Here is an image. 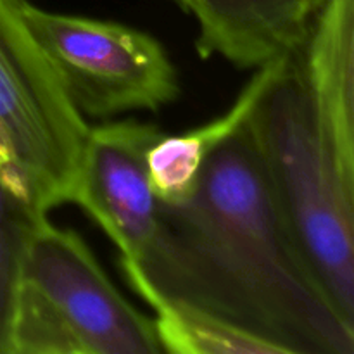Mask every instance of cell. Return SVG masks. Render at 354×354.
<instances>
[{
    "instance_id": "obj_1",
    "label": "cell",
    "mask_w": 354,
    "mask_h": 354,
    "mask_svg": "<svg viewBox=\"0 0 354 354\" xmlns=\"http://www.w3.org/2000/svg\"><path fill=\"white\" fill-rule=\"evenodd\" d=\"M121 268L151 308L213 315L280 354H354V325L301 252L245 121L211 152L187 199L159 203L151 244Z\"/></svg>"
},
{
    "instance_id": "obj_2",
    "label": "cell",
    "mask_w": 354,
    "mask_h": 354,
    "mask_svg": "<svg viewBox=\"0 0 354 354\" xmlns=\"http://www.w3.org/2000/svg\"><path fill=\"white\" fill-rule=\"evenodd\" d=\"M245 123L301 252L332 304L354 325V166L318 123L292 52L268 62Z\"/></svg>"
},
{
    "instance_id": "obj_3",
    "label": "cell",
    "mask_w": 354,
    "mask_h": 354,
    "mask_svg": "<svg viewBox=\"0 0 354 354\" xmlns=\"http://www.w3.org/2000/svg\"><path fill=\"white\" fill-rule=\"evenodd\" d=\"M154 318L116 289L82 235L41 214L24 245L6 354H159Z\"/></svg>"
},
{
    "instance_id": "obj_4",
    "label": "cell",
    "mask_w": 354,
    "mask_h": 354,
    "mask_svg": "<svg viewBox=\"0 0 354 354\" xmlns=\"http://www.w3.org/2000/svg\"><path fill=\"white\" fill-rule=\"evenodd\" d=\"M28 0H0V128L37 213L71 204L90 124L28 26Z\"/></svg>"
},
{
    "instance_id": "obj_5",
    "label": "cell",
    "mask_w": 354,
    "mask_h": 354,
    "mask_svg": "<svg viewBox=\"0 0 354 354\" xmlns=\"http://www.w3.org/2000/svg\"><path fill=\"white\" fill-rule=\"evenodd\" d=\"M28 26L83 118L107 120L175 102L180 78L161 41L137 28L28 2Z\"/></svg>"
},
{
    "instance_id": "obj_6",
    "label": "cell",
    "mask_w": 354,
    "mask_h": 354,
    "mask_svg": "<svg viewBox=\"0 0 354 354\" xmlns=\"http://www.w3.org/2000/svg\"><path fill=\"white\" fill-rule=\"evenodd\" d=\"M162 135L142 121L90 127L71 204L82 207L120 252L121 265L142 258L158 228L159 203L151 189L147 152Z\"/></svg>"
},
{
    "instance_id": "obj_7",
    "label": "cell",
    "mask_w": 354,
    "mask_h": 354,
    "mask_svg": "<svg viewBox=\"0 0 354 354\" xmlns=\"http://www.w3.org/2000/svg\"><path fill=\"white\" fill-rule=\"evenodd\" d=\"M197 23V50L256 69L292 52L325 0H171Z\"/></svg>"
},
{
    "instance_id": "obj_8",
    "label": "cell",
    "mask_w": 354,
    "mask_h": 354,
    "mask_svg": "<svg viewBox=\"0 0 354 354\" xmlns=\"http://www.w3.org/2000/svg\"><path fill=\"white\" fill-rule=\"evenodd\" d=\"M268 75V62L245 83L230 109L209 123L185 133H162L147 152L151 189L161 204H175L196 190L204 162L218 144L230 137L248 118Z\"/></svg>"
},
{
    "instance_id": "obj_9",
    "label": "cell",
    "mask_w": 354,
    "mask_h": 354,
    "mask_svg": "<svg viewBox=\"0 0 354 354\" xmlns=\"http://www.w3.org/2000/svg\"><path fill=\"white\" fill-rule=\"evenodd\" d=\"M162 353L280 354L275 346L228 322L180 304L152 308Z\"/></svg>"
},
{
    "instance_id": "obj_10",
    "label": "cell",
    "mask_w": 354,
    "mask_h": 354,
    "mask_svg": "<svg viewBox=\"0 0 354 354\" xmlns=\"http://www.w3.org/2000/svg\"><path fill=\"white\" fill-rule=\"evenodd\" d=\"M38 216L41 213L17 199L0 182V354L7 353V334L21 259L28 235Z\"/></svg>"
},
{
    "instance_id": "obj_11",
    "label": "cell",
    "mask_w": 354,
    "mask_h": 354,
    "mask_svg": "<svg viewBox=\"0 0 354 354\" xmlns=\"http://www.w3.org/2000/svg\"><path fill=\"white\" fill-rule=\"evenodd\" d=\"M0 182H2L3 187H7V189H9L17 199L30 204L28 203L26 189H24V182L23 178H21L19 169H17L16 165H14L12 158L3 154L2 151H0Z\"/></svg>"
},
{
    "instance_id": "obj_12",
    "label": "cell",
    "mask_w": 354,
    "mask_h": 354,
    "mask_svg": "<svg viewBox=\"0 0 354 354\" xmlns=\"http://www.w3.org/2000/svg\"><path fill=\"white\" fill-rule=\"evenodd\" d=\"M0 151L3 152V154H7V156H10V158H12V154H10V149H9V142H7V138H6V135H3V131H2V128H0ZM14 161V159H12ZM17 168V166H16Z\"/></svg>"
}]
</instances>
